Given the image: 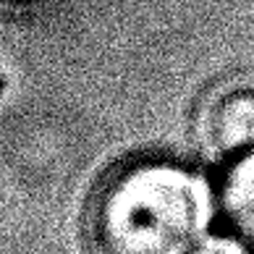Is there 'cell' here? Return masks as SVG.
<instances>
[{"instance_id":"cell-4","label":"cell","mask_w":254,"mask_h":254,"mask_svg":"<svg viewBox=\"0 0 254 254\" xmlns=\"http://www.w3.org/2000/svg\"><path fill=\"white\" fill-rule=\"evenodd\" d=\"M191 254H247L244 244L236 239H212V236H204L196 249Z\"/></svg>"},{"instance_id":"cell-2","label":"cell","mask_w":254,"mask_h":254,"mask_svg":"<svg viewBox=\"0 0 254 254\" xmlns=\"http://www.w3.org/2000/svg\"><path fill=\"white\" fill-rule=\"evenodd\" d=\"M223 212L244 244L254 247V152L241 157L223 184Z\"/></svg>"},{"instance_id":"cell-1","label":"cell","mask_w":254,"mask_h":254,"mask_svg":"<svg viewBox=\"0 0 254 254\" xmlns=\"http://www.w3.org/2000/svg\"><path fill=\"white\" fill-rule=\"evenodd\" d=\"M210 218L212 194L199 176L149 163L105 186L92 231L100 254H189L204 239Z\"/></svg>"},{"instance_id":"cell-3","label":"cell","mask_w":254,"mask_h":254,"mask_svg":"<svg viewBox=\"0 0 254 254\" xmlns=\"http://www.w3.org/2000/svg\"><path fill=\"white\" fill-rule=\"evenodd\" d=\"M215 139L223 149L254 144V97H233L215 116Z\"/></svg>"}]
</instances>
